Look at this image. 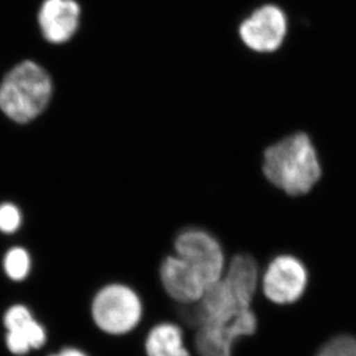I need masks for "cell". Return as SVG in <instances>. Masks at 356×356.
Returning a JSON list of instances; mask_svg holds the SVG:
<instances>
[{
    "label": "cell",
    "mask_w": 356,
    "mask_h": 356,
    "mask_svg": "<svg viewBox=\"0 0 356 356\" xmlns=\"http://www.w3.org/2000/svg\"><path fill=\"white\" fill-rule=\"evenodd\" d=\"M3 324L7 329V347L13 354L24 355L41 348L47 341L44 327L24 305L10 307L5 314Z\"/></svg>",
    "instance_id": "cell-10"
},
{
    "label": "cell",
    "mask_w": 356,
    "mask_h": 356,
    "mask_svg": "<svg viewBox=\"0 0 356 356\" xmlns=\"http://www.w3.org/2000/svg\"><path fill=\"white\" fill-rule=\"evenodd\" d=\"M259 326L256 307L244 309L228 322L205 324L195 329L193 347L198 356H234L240 340L250 338Z\"/></svg>",
    "instance_id": "cell-6"
},
{
    "label": "cell",
    "mask_w": 356,
    "mask_h": 356,
    "mask_svg": "<svg viewBox=\"0 0 356 356\" xmlns=\"http://www.w3.org/2000/svg\"><path fill=\"white\" fill-rule=\"evenodd\" d=\"M3 270L7 277L21 281L28 277L31 270V258L24 248H12L3 258Z\"/></svg>",
    "instance_id": "cell-13"
},
{
    "label": "cell",
    "mask_w": 356,
    "mask_h": 356,
    "mask_svg": "<svg viewBox=\"0 0 356 356\" xmlns=\"http://www.w3.org/2000/svg\"><path fill=\"white\" fill-rule=\"evenodd\" d=\"M54 81L47 70L33 60L14 66L0 83V110L17 123L41 116L54 97Z\"/></svg>",
    "instance_id": "cell-2"
},
{
    "label": "cell",
    "mask_w": 356,
    "mask_h": 356,
    "mask_svg": "<svg viewBox=\"0 0 356 356\" xmlns=\"http://www.w3.org/2000/svg\"><path fill=\"white\" fill-rule=\"evenodd\" d=\"M263 265L248 254H236L228 258L222 279L233 289L245 307H254L261 289Z\"/></svg>",
    "instance_id": "cell-11"
},
{
    "label": "cell",
    "mask_w": 356,
    "mask_h": 356,
    "mask_svg": "<svg viewBox=\"0 0 356 356\" xmlns=\"http://www.w3.org/2000/svg\"><path fill=\"white\" fill-rule=\"evenodd\" d=\"M241 41L250 51L270 55L277 51L287 34V19L279 7L266 5L241 24Z\"/></svg>",
    "instance_id": "cell-7"
},
{
    "label": "cell",
    "mask_w": 356,
    "mask_h": 356,
    "mask_svg": "<svg viewBox=\"0 0 356 356\" xmlns=\"http://www.w3.org/2000/svg\"><path fill=\"white\" fill-rule=\"evenodd\" d=\"M317 356H356V339L339 337L326 343Z\"/></svg>",
    "instance_id": "cell-15"
},
{
    "label": "cell",
    "mask_w": 356,
    "mask_h": 356,
    "mask_svg": "<svg viewBox=\"0 0 356 356\" xmlns=\"http://www.w3.org/2000/svg\"><path fill=\"white\" fill-rule=\"evenodd\" d=\"M89 315L94 325L106 336L124 337L143 323L146 305L134 286L113 280L94 291L89 301Z\"/></svg>",
    "instance_id": "cell-3"
},
{
    "label": "cell",
    "mask_w": 356,
    "mask_h": 356,
    "mask_svg": "<svg viewBox=\"0 0 356 356\" xmlns=\"http://www.w3.org/2000/svg\"><path fill=\"white\" fill-rule=\"evenodd\" d=\"M22 223V214L17 205L12 202H3L0 205V232L13 234Z\"/></svg>",
    "instance_id": "cell-14"
},
{
    "label": "cell",
    "mask_w": 356,
    "mask_h": 356,
    "mask_svg": "<svg viewBox=\"0 0 356 356\" xmlns=\"http://www.w3.org/2000/svg\"><path fill=\"white\" fill-rule=\"evenodd\" d=\"M309 282L305 261L293 252L274 254L261 268L259 295L274 305H294L305 295Z\"/></svg>",
    "instance_id": "cell-5"
},
{
    "label": "cell",
    "mask_w": 356,
    "mask_h": 356,
    "mask_svg": "<svg viewBox=\"0 0 356 356\" xmlns=\"http://www.w3.org/2000/svg\"><path fill=\"white\" fill-rule=\"evenodd\" d=\"M145 356H191L184 332L178 323L160 321L152 326L144 339Z\"/></svg>",
    "instance_id": "cell-12"
},
{
    "label": "cell",
    "mask_w": 356,
    "mask_h": 356,
    "mask_svg": "<svg viewBox=\"0 0 356 356\" xmlns=\"http://www.w3.org/2000/svg\"><path fill=\"white\" fill-rule=\"evenodd\" d=\"M50 356H88V354L76 347H66L59 350L57 353L51 354Z\"/></svg>",
    "instance_id": "cell-16"
},
{
    "label": "cell",
    "mask_w": 356,
    "mask_h": 356,
    "mask_svg": "<svg viewBox=\"0 0 356 356\" xmlns=\"http://www.w3.org/2000/svg\"><path fill=\"white\" fill-rule=\"evenodd\" d=\"M80 7L76 0H45L38 13L42 35L52 44H63L79 27Z\"/></svg>",
    "instance_id": "cell-9"
},
{
    "label": "cell",
    "mask_w": 356,
    "mask_h": 356,
    "mask_svg": "<svg viewBox=\"0 0 356 356\" xmlns=\"http://www.w3.org/2000/svg\"><path fill=\"white\" fill-rule=\"evenodd\" d=\"M159 281L165 296L176 305H195L207 289L198 272L174 252L162 259Z\"/></svg>",
    "instance_id": "cell-8"
},
{
    "label": "cell",
    "mask_w": 356,
    "mask_h": 356,
    "mask_svg": "<svg viewBox=\"0 0 356 356\" xmlns=\"http://www.w3.org/2000/svg\"><path fill=\"white\" fill-rule=\"evenodd\" d=\"M265 179L291 198H302L314 190L322 177L318 152L305 131L284 134L263 153Z\"/></svg>",
    "instance_id": "cell-1"
},
{
    "label": "cell",
    "mask_w": 356,
    "mask_h": 356,
    "mask_svg": "<svg viewBox=\"0 0 356 356\" xmlns=\"http://www.w3.org/2000/svg\"><path fill=\"white\" fill-rule=\"evenodd\" d=\"M172 252L191 265L207 287L221 280L228 264L222 242L206 228L186 227L176 235Z\"/></svg>",
    "instance_id": "cell-4"
}]
</instances>
